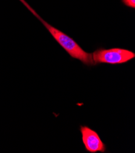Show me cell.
<instances>
[{"label":"cell","instance_id":"cell-1","mask_svg":"<svg viewBox=\"0 0 135 153\" xmlns=\"http://www.w3.org/2000/svg\"><path fill=\"white\" fill-rule=\"evenodd\" d=\"M27 7L42 22L55 40L72 58L80 60L87 66L95 65L92 58V53L85 51L72 38L44 21L31 7L28 6Z\"/></svg>","mask_w":135,"mask_h":153},{"label":"cell","instance_id":"cell-2","mask_svg":"<svg viewBox=\"0 0 135 153\" xmlns=\"http://www.w3.org/2000/svg\"><path fill=\"white\" fill-rule=\"evenodd\" d=\"M135 57V53L128 50L123 48H99L92 53V58L95 65L107 64L119 65L128 62Z\"/></svg>","mask_w":135,"mask_h":153},{"label":"cell","instance_id":"cell-3","mask_svg":"<svg viewBox=\"0 0 135 153\" xmlns=\"http://www.w3.org/2000/svg\"><path fill=\"white\" fill-rule=\"evenodd\" d=\"M80 129L81 133L82 141L86 151L90 153L105 152L106 151V145L95 131L87 126H81Z\"/></svg>","mask_w":135,"mask_h":153},{"label":"cell","instance_id":"cell-4","mask_svg":"<svg viewBox=\"0 0 135 153\" xmlns=\"http://www.w3.org/2000/svg\"><path fill=\"white\" fill-rule=\"evenodd\" d=\"M122 3L127 7L135 8V0H122Z\"/></svg>","mask_w":135,"mask_h":153}]
</instances>
